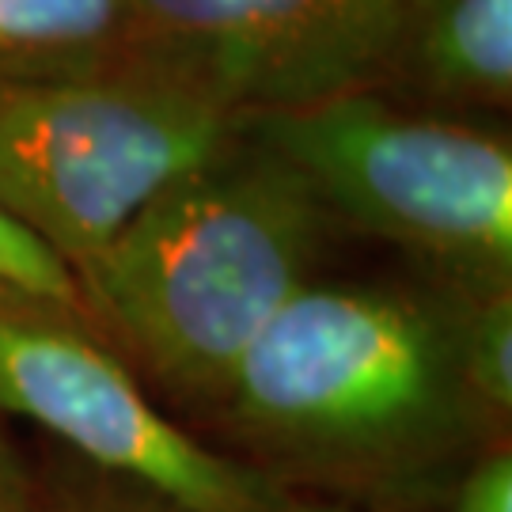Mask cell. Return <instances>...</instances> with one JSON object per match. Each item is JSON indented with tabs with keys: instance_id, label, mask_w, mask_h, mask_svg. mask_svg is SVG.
Segmentation results:
<instances>
[{
	"instance_id": "cell-11",
	"label": "cell",
	"mask_w": 512,
	"mask_h": 512,
	"mask_svg": "<svg viewBox=\"0 0 512 512\" xmlns=\"http://www.w3.org/2000/svg\"><path fill=\"white\" fill-rule=\"evenodd\" d=\"M448 512H512V452L505 444L486 448L459 471Z\"/></svg>"
},
{
	"instance_id": "cell-5",
	"label": "cell",
	"mask_w": 512,
	"mask_h": 512,
	"mask_svg": "<svg viewBox=\"0 0 512 512\" xmlns=\"http://www.w3.org/2000/svg\"><path fill=\"white\" fill-rule=\"evenodd\" d=\"M0 414L35 421L99 471L186 512H274L293 494L167 418L84 308L12 285H0Z\"/></svg>"
},
{
	"instance_id": "cell-4",
	"label": "cell",
	"mask_w": 512,
	"mask_h": 512,
	"mask_svg": "<svg viewBox=\"0 0 512 512\" xmlns=\"http://www.w3.org/2000/svg\"><path fill=\"white\" fill-rule=\"evenodd\" d=\"M330 220L399 247L429 281H512V148L494 129L410 110L380 88L239 114Z\"/></svg>"
},
{
	"instance_id": "cell-10",
	"label": "cell",
	"mask_w": 512,
	"mask_h": 512,
	"mask_svg": "<svg viewBox=\"0 0 512 512\" xmlns=\"http://www.w3.org/2000/svg\"><path fill=\"white\" fill-rule=\"evenodd\" d=\"M0 285L27 289V293L50 296V300H61V304L84 308L69 266L50 247H42L35 236H27L19 224H12L8 217H0Z\"/></svg>"
},
{
	"instance_id": "cell-9",
	"label": "cell",
	"mask_w": 512,
	"mask_h": 512,
	"mask_svg": "<svg viewBox=\"0 0 512 512\" xmlns=\"http://www.w3.org/2000/svg\"><path fill=\"white\" fill-rule=\"evenodd\" d=\"M437 285L452 304L463 384L497 429L512 414V281H490V285L437 281Z\"/></svg>"
},
{
	"instance_id": "cell-7",
	"label": "cell",
	"mask_w": 512,
	"mask_h": 512,
	"mask_svg": "<svg viewBox=\"0 0 512 512\" xmlns=\"http://www.w3.org/2000/svg\"><path fill=\"white\" fill-rule=\"evenodd\" d=\"M380 92L429 107L512 103V0H406Z\"/></svg>"
},
{
	"instance_id": "cell-1",
	"label": "cell",
	"mask_w": 512,
	"mask_h": 512,
	"mask_svg": "<svg viewBox=\"0 0 512 512\" xmlns=\"http://www.w3.org/2000/svg\"><path fill=\"white\" fill-rule=\"evenodd\" d=\"M217 410L277 482L414 494L494 425L463 384L437 281L311 277L239 357Z\"/></svg>"
},
{
	"instance_id": "cell-3",
	"label": "cell",
	"mask_w": 512,
	"mask_h": 512,
	"mask_svg": "<svg viewBox=\"0 0 512 512\" xmlns=\"http://www.w3.org/2000/svg\"><path fill=\"white\" fill-rule=\"evenodd\" d=\"M232 133V110L148 50L0 69V217L76 274Z\"/></svg>"
},
{
	"instance_id": "cell-12",
	"label": "cell",
	"mask_w": 512,
	"mask_h": 512,
	"mask_svg": "<svg viewBox=\"0 0 512 512\" xmlns=\"http://www.w3.org/2000/svg\"><path fill=\"white\" fill-rule=\"evenodd\" d=\"M65 512H186L183 505L167 501V497L152 494L145 486H133V482H114L103 490H92L88 497H80L76 505H69Z\"/></svg>"
},
{
	"instance_id": "cell-14",
	"label": "cell",
	"mask_w": 512,
	"mask_h": 512,
	"mask_svg": "<svg viewBox=\"0 0 512 512\" xmlns=\"http://www.w3.org/2000/svg\"><path fill=\"white\" fill-rule=\"evenodd\" d=\"M274 512H353L346 505H338V501H311V497H296L289 494Z\"/></svg>"
},
{
	"instance_id": "cell-8",
	"label": "cell",
	"mask_w": 512,
	"mask_h": 512,
	"mask_svg": "<svg viewBox=\"0 0 512 512\" xmlns=\"http://www.w3.org/2000/svg\"><path fill=\"white\" fill-rule=\"evenodd\" d=\"M148 50L137 0H0V69L76 65Z\"/></svg>"
},
{
	"instance_id": "cell-2",
	"label": "cell",
	"mask_w": 512,
	"mask_h": 512,
	"mask_svg": "<svg viewBox=\"0 0 512 512\" xmlns=\"http://www.w3.org/2000/svg\"><path fill=\"white\" fill-rule=\"evenodd\" d=\"M330 224L293 167L236 129L73 281L99 334L152 384L217 406L258 330L315 277Z\"/></svg>"
},
{
	"instance_id": "cell-6",
	"label": "cell",
	"mask_w": 512,
	"mask_h": 512,
	"mask_svg": "<svg viewBox=\"0 0 512 512\" xmlns=\"http://www.w3.org/2000/svg\"><path fill=\"white\" fill-rule=\"evenodd\" d=\"M145 46L232 114L380 88L406 0H137Z\"/></svg>"
},
{
	"instance_id": "cell-13",
	"label": "cell",
	"mask_w": 512,
	"mask_h": 512,
	"mask_svg": "<svg viewBox=\"0 0 512 512\" xmlns=\"http://www.w3.org/2000/svg\"><path fill=\"white\" fill-rule=\"evenodd\" d=\"M0 512H42V501L31 486L23 459L16 456V444L8 437L4 421H0Z\"/></svg>"
}]
</instances>
